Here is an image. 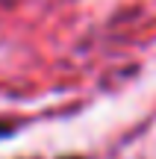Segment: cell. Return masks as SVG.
Segmentation results:
<instances>
[{"label": "cell", "instance_id": "6da1fadb", "mask_svg": "<svg viewBox=\"0 0 156 159\" xmlns=\"http://www.w3.org/2000/svg\"><path fill=\"white\" fill-rule=\"evenodd\" d=\"M12 133V127H6V124H0V136H9Z\"/></svg>", "mask_w": 156, "mask_h": 159}, {"label": "cell", "instance_id": "7a4b0ae2", "mask_svg": "<svg viewBox=\"0 0 156 159\" xmlns=\"http://www.w3.org/2000/svg\"><path fill=\"white\" fill-rule=\"evenodd\" d=\"M68 159H80V156H68Z\"/></svg>", "mask_w": 156, "mask_h": 159}]
</instances>
